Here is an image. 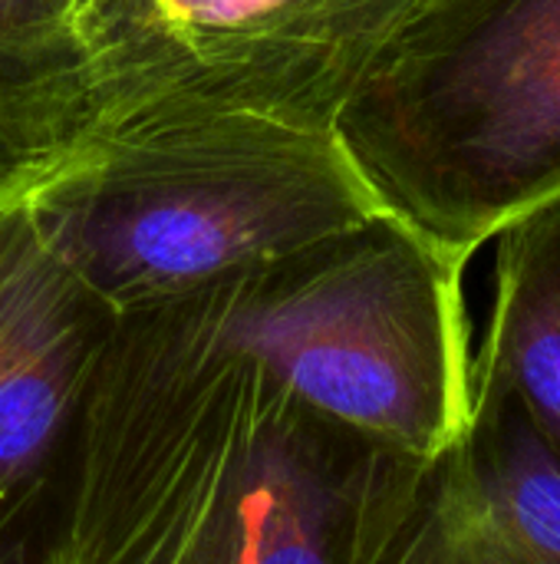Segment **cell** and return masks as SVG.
<instances>
[{
  "label": "cell",
  "mask_w": 560,
  "mask_h": 564,
  "mask_svg": "<svg viewBox=\"0 0 560 564\" xmlns=\"http://www.w3.org/2000/svg\"><path fill=\"white\" fill-rule=\"evenodd\" d=\"M419 466L165 301L119 311L63 564H360Z\"/></svg>",
  "instance_id": "6da1fadb"
},
{
  "label": "cell",
  "mask_w": 560,
  "mask_h": 564,
  "mask_svg": "<svg viewBox=\"0 0 560 564\" xmlns=\"http://www.w3.org/2000/svg\"><path fill=\"white\" fill-rule=\"evenodd\" d=\"M26 198L56 254L116 311L178 297L386 212L333 126L251 109L96 129Z\"/></svg>",
  "instance_id": "7a4b0ae2"
},
{
  "label": "cell",
  "mask_w": 560,
  "mask_h": 564,
  "mask_svg": "<svg viewBox=\"0 0 560 564\" xmlns=\"http://www.w3.org/2000/svg\"><path fill=\"white\" fill-rule=\"evenodd\" d=\"M465 264L380 212L165 304L317 413L432 459L472 413Z\"/></svg>",
  "instance_id": "3957f363"
},
{
  "label": "cell",
  "mask_w": 560,
  "mask_h": 564,
  "mask_svg": "<svg viewBox=\"0 0 560 564\" xmlns=\"http://www.w3.org/2000/svg\"><path fill=\"white\" fill-rule=\"evenodd\" d=\"M333 132L389 215L472 261L560 195V0H416Z\"/></svg>",
  "instance_id": "277c9868"
},
{
  "label": "cell",
  "mask_w": 560,
  "mask_h": 564,
  "mask_svg": "<svg viewBox=\"0 0 560 564\" xmlns=\"http://www.w3.org/2000/svg\"><path fill=\"white\" fill-rule=\"evenodd\" d=\"M416 0H73L96 129L205 109L333 126Z\"/></svg>",
  "instance_id": "5b68a950"
},
{
  "label": "cell",
  "mask_w": 560,
  "mask_h": 564,
  "mask_svg": "<svg viewBox=\"0 0 560 564\" xmlns=\"http://www.w3.org/2000/svg\"><path fill=\"white\" fill-rule=\"evenodd\" d=\"M26 192L0 198V564H63L119 311L56 254Z\"/></svg>",
  "instance_id": "8992f818"
},
{
  "label": "cell",
  "mask_w": 560,
  "mask_h": 564,
  "mask_svg": "<svg viewBox=\"0 0 560 564\" xmlns=\"http://www.w3.org/2000/svg\"><path fill=\"white\" fill-rule=\"evenodd\" d=\"M360 564H560V456L512 393L472 380L462 436L422 459Z\"/></svg>",
  "instance_id": "52a82bcc"
},
{
  "label": "cell",
  "mask_w": 560,
  "mask_h": 564,
  "mask_svg": "<svg viewBox=\"0 0 560 564\" xmlns=\"http://www.w3.org/2000/svg\"><path fill=\"white\" fill-rule=\"evenodd\" d=\"M495 241V307L472 380L512 393L560 456V195Z\"/></svg>",
  "instance_id": "ba28073f"
},
{
  "label": "cell",
  "mask_w": 560,
  "mask_h": 564,
  "mask_svg": "<svg viewBox=\"0 0 560 564\" xmlns=\"http://www.w3.org/2000/svg\"><path fill=\"white\" fill-rule=\"evenodd\" d=\"M0 109L66 145L89 135L83 56L63 0H0Z\"/></svg>",
  "instance_id": "9c48e42d"
},
{
  "label": "cell",
  "mask_w": 560,
  "mask_h": 564,
  "mask_svg": "<svg viewBox=\"0 0 560 564\" xmlns=\"http://www.w3.org/2000/svg\"><path fill=\"white\" fill-rule=\"evenodd\" d=\"M73 149L53 132L0 109V198L36 185Z\"/></svg>",
  "instance_id": "30bf717a"
},
{
  "label": "cell",
  "mask_w": 560,
  "mask_h": 564,
  "mask_svg": "<svg viewBox=\"0 0 560 564\" xmlns=\"http://www.w3.org/2000/svg\"><path fill=\"white\" fill-rule=\"evenodd\" d=\"M63 3H66V10H69V7H73V0H63Z\"/></svg>",
  "instance_id": "8fae6325"
}]
</instances>
